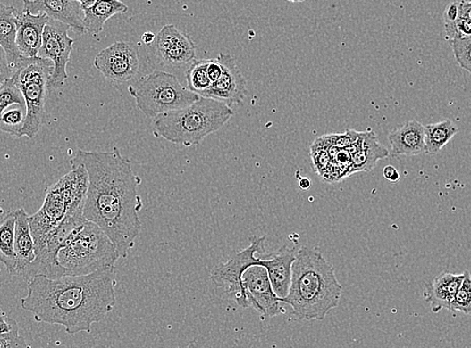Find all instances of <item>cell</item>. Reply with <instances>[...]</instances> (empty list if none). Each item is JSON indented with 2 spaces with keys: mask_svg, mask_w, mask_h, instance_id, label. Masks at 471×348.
I'll return each instance as SVG.
<instances>
[{
  "mask_svg": "<svg viewBox=\"0 0 471 348\" xmlns=\"http://www.w3.org/2000/svg\"><path fill=\"white\" fill-rule=\"evenodd\" d=\"M71 163L72 168L83 165L87 169L85 217L100 226L121 258L126 259L142 230L139 212L143 201L138 192L141 178L134 173L132 162L115 148L110 152L79 150Z\"/></svg>",
  "mask_w": 471,
  "mask_h": 348,
  "instance_id": "cell-1",
  "label": "cell"
},
{
  "mask_svg": "<svg viewBox=\"0 0 471 348\" xmlns=\"http://www.w3.org/2000/svg\"><path fill=\"white\" fill-rule=\"evenodd\" d=\"M115 269L50 278L38 275L28 282L21 307L38 322L61 326L69 335L91 333L116 306Z\"/></svg>",
  "mask_w": 471,
  "mask_h": 348,
  "instance_id": "cell-2",
  "label": "cell"
},
{
  "mask_svg": "<svg viewBox=\"0 0 471 348\" xmlns=\"http://www.w3.org/2000/svg\"><path fill=\"white\" fill-rule=\"evenodd\" d=\"M342 291L321 251L304 246L297 251L290 293L281 302L291 307L290 319L322 321L339 305Z\"/></svg>",
  "mask_w": 471,
  "mask_h": 348,
  "instance_id": "cell-3",
  "label": "cell"
},
{
  "mask_svg": "<svg viewBox=\"0 0 471 348\" xmlns=\"http://www.w3.org/2000/svg\"><path fill=\"white\" fill-rule=\"evenodd\" d=\"M233 115L229 104L201 96L189 107L153 118V134L170 143L190 148L219 131Z\"/></svg>",
  "mask_w": 471,
  "mask_h": 348,
  "instance_id": "cell-4",
  "label": "cell"
},
{
  "mask_svg": "<svg viewBox=\"0 0 471 348\" xmlns=\"http://www.w3.org/2000/svg\"><path fill=\"white\" fill-rule=\"evenodd\" d=\"M120 258L119 251L108 235L100 226L88 220L71 233L58 254L62 277L115 269Z\"/></svg>",
  "mask_w": 471,
  "mask_h": 348,
  "instance_id": "cell-5",
  "label": "cell"
},
{
  "mask_svg": "<svg viewBox=\"0 0 471 348\" xmlns=\"http://www.w3.org/2000/svg\"><path fill=\"white\" fill-rule=\"evenodd\" d=\"M88 187L87 169L83 165H78L47 189L43 206L37 213L29 216L37 256L43 253L48 239L71 210L85 204Z\"/></svg>",
  "mask_w": 471,
  "mask_h": 348,
  "instance_id": "cell-6",
  "label": "cell"
},
{
  "mask_svg": "<svg viewBox=\"0 0 471 348\" xmlns=\"http://www.w3.org/2000/svg\"><path fill=\"white\" fill-rule=\"evenodd\" d=\"M128 91L135 99L137 108L148 118L189 107L201 98L183 87L176 76L159 70L130 85Z\"/></svg>",
  "mask_w": 471,
  "mask_h": 348,
  "instance_id": "cell-7",
  "label": "cell"
},
{
  "mask_svg": "<svg viewBox=\"0 0 471 348\" xmlns=\"http://www.w3.org/2000/svg\"><path fill=\"white\" fill-rule=\"evenodd\" d=\"M53 70L54 62L39 55L36 58L23 56L15 69L12 78L21 87L27 106V119L20 137L34 140L45 124L46 94Z\"/></svg>",
  "mask_w": 471,
  "mask_h": 348,
  "instance_id": "cell-8",
  "label": "cell"
},
{
  "mask_svg": "<svg viewBox=\"0 0 471 348\" xmlns=\"http://www.w3.org/2000/svg\"><path fill=\"white\" fill-rule=\"evenodd\" d=\"M265 239V236L249 237L250 245L248 248L233 254L229 261L216 265L211 271V281L217 287L223 288L226 295L241 309L250 307L245 286H243L242 275L248 267L258 264L261 258H257L256 254L264 253Z\"/></svg>",
  "mask_w": 471,
  "mask_h": 348,
  "instance_id": "cell-9",
  "label": "cell"
},
{
  "mask_svg": "<svg viewBox=\"0 0 471 348\" xmlns=\"http://www.w3.org/2000/svg\"><path fill=\"white\" fill-rule=\"evenodd\" d=\"M149 54L159 66L181 69L195 61L197 47L189 35L174 24H167L159 30L154 43L149 46Z\"/></svg>",
  "mask_w": 471,
  "mask_h": 348,
  "instance_id": "cell-10",
  "label": "cell"
},
{
  "mask_svg": "<svg viewBox=\"0 0 471 348\" xmlns=\"http://www.w3.org/2000/svg\"><path fill=\"white\" fill-rule=\"evenodd\" d=\"M70 29L68 24L52 19L45 29L39 56L54 62L53 74L48 83L50 88L63 87L69 79L67 67L75 43L69 36Z\"/></svg>",
  "mask_w": 471,
  "mask_h": 348,
  "instance_id": "cell-11",
  "label": "cell"
},
{
  "mask_svg": "<svg viewBox=\"0 0 471 348\" xmlns=\"http://www.w3.org/2000/svg\"><path fill=\"white\" fill-rule=\"evenodd\" d=\"M94 66L113 82L126 83L139 70V51L132 43L116 42L96 55Z\"/></svg>",
  "mask_w": 471,
  "mask_h": 348,
  "instance_id": "cell-12",
  "label": "cell"
},
{
  "mask_svg": "<svg viewBox=\"0 0 471 348\" xmlns=\"http://www.w3.org/2000/svg\"><path fill=\"white\" fill-rule=\"evenodd\" d=\"M242 283L251 309L261 314L263 319H272L286 313L264 266L248 267L242 275Z\"/></svg>",
  "mask_w": 471,
  "mask_h": 348,
  "instance_id": "cell-13",
  "label": "cell"
},
{
  "mask_svg": "<svg viewBox=\"0 0 471 348\" xmlns=\"http://www.w3.org/2000/svg\"><path fill=\"white\" fill-rule=\"evenodd\" d=\"M217 59L222 62L223 75L201 96L221 101L232 107L246 99L247 80L231 55L219 54Z\"/></svg>",
  "mask_w": 471,
  "mask_h": 348,
  "instance_id": "cell-14",
  "label": "cell"
},
{
  "mask_svg": "<svg viewBox=\"0 0 471 348\" xmlns=\"http://www.w3.org/2000/svg\"><path fill=\"white\" fill-rule=\"evenodd\" d=\"M23 12L46 13L68 24L76 34H86L83 7L77 0H23Z\"/></svg>",
  "mask_w": 471,
  "mask_h": 348,
  "instance_id": "cell-15",
  "label": "cell"
},
{
  "mask_svg": "<svg viewBox=\"0 0 471 348\" xmlns=\"http://www.w3.org/2000/svg\"><path fill=\"white\" fill-rule=\"evenodd\" d=\"M296 255V249L282 246L266 259H259L257 265H262L266 269L274 293L280 299L287 297L290 293Z\"/></svg>",
  "mask_w": 471,
  "mask_h": 348,
  "instance_id": "cell-16",
  "label": "cell"
},
{
  "mask_svg": "<svg viewBox=\"0 0 471 348\" xmlns=\"http://www.w3.org/2000/svg\"><path fill=\"white\" fill-rule=\"evenodd\" d=\"M50 21V16L46 13L35 14L23 12L19 14L16 43L23 56L36 58L39 55L40 48L43 46L45 29Z\"/></svg>",
  "mask_w": 471,
  "mask_h": 348,
  "instance_id": "cell-17",
  "label": "cell"
},
{
  "mask_svg": "<svg viewBox=\"0 0 471 348\" xmlns=\"http://www.w3.org/2000/svg\"><path fill=\"white\" fill-rule=\"evenodd\" d=\"M391 155L417 156L426 153L425 126L417 120H409L388 135Z\"/></svg>",
  "mask_w": 471,
  "mask_h": 348,
  "instance_id": "cell-18",
  "label": "cell"
},
{
  "mask_svg": "<svg viewBox=\"0 0 471 348\" xmlns=\"http://www.w3.org/2000/svg\"><path fill=\"white\" fill-rule=\"evenodd\" d=\"M15 243L14 249L18 265L13 275L24 277L29 265L36 261V242L32 236L29 216L26 210L21 208L15 210Z\"/></svg>",
  "mask_w": 471,
  "mask_h": 348,
  "instance_id": "cell-19",
  "label": "cell"
},
{
  "mask_svg": "<svg viewBox=\"0 0 471 348\" xmlns=\"http://www.w3.org/2000/svg\"><path fill=\"white\" fill-rule=\"evenodd\" d=\"M464 279L465 272L461 274L443 272L427 286L426 301L433 312H440L442 310L450 311L451 304Z\"/></svg>",
  "mask_w": 471,
  "mask_h": 348,
  "instance_id": "cell-20",
  "label": "cell"
},
{
  "mask_svg": "<svg viewBox=\"0 0 471 348\" xmlns=\"http://www.w3.org/2000/svg\"><path fill=\"white\" fill-rule=\"evenodd\" d=\"M18 10L2 4L0 7V46L5 53L8 63L15 70L23 58L18 38Z\"/></svg>",
  "mask_w": 471,
  "mask_h": 348,
  "instance_id": "cell-21",
  "label": "cell"
},
{
  "mask_svg": "<svg viewBox=\"0 0 471 348\" xmlns=\"http://www.w3.org/2000/svg\"><path fill=\"white\" fill-rule=\"evenodd\" d=\"M127 12L128 6L120 0H96L93 5L84 10L86 32L96 37L101 34L105 23L113 16Z\"/></svg>",
  "mask_w": 471,
  "mask_h": 348,
  "instance_id": "cell-22",
  "label": "cell"
},
{
  "mask_svg": "<svg viewBox=\"0 0 471 348\" xmlns=\"http://www.w3.org/2000/svg\"><path fill=\"white\" fill-rule=\"evenodd\" d=\"M389 153L374 132H364L360 148L352 155V173L371 172L378 161L389 157Z\"/></svg>",
  "mask_w": 471,
  "mask_h": 348,
  "instance_id": "cell-23",
  "label": "cell"
},
{
  "mask_svg": "<svg viewBox=\"0 0 471 348\" xmlns=\"http://www.w3.org/2000/svg\"><path fill=\"white\" fill-rule=\"evenodd\" d=\"M15 211L8 212L0 225V261L5 266L7 272L14 274L18 259H16L15 243Z\"/></svg>",
  "mask_w": 471,
  "mask_h": 348,
  "instance_id": "cell-24",
  "label": "cell"
},
{
  "mask_svg": "<svg viewBox=\"0 0 471 348\" xmlns=\"http://www.w3.org/2000/svg\"><path fill=\"white\" fill-rule=\"evenodd\" d=\"M458 133V128L450 120L425 126L426 153L436 155Z\"/></svg>",
  "mask_w": 471,
  "mask_h": 348,
  "instance_id": "cell-25",
  "label": "cell"
},
{
  "mask_svg": "<svg viewBox=\"0 0 471 348\" xmlns=\"http://www.w3.org/2000/svg\"><path fill=\"white\" fill-rule=\"evenodd\" d=\"M210 60H195L185 72L188 87L200 95L205 94L213 86L208 76V64Z\"/></svg>",
  "mask_w": 471,
  "mask_h": 348,
  "instance_id": "cell-26",
  "label": "cell"
},
{
  "mask_svg": "<svg viewBox=\"0 0 471 348\" xmlns=\"http://www.w3.org/2000/svg\"><path fill=\"white\" fill-rule=\"evenodd\" d=\"M27 119V108L15 104L14 108H8L2 112L0 128L15 139H19L24 121Z\"/></svg>",
  "mask_w": 471,
  "mask_h": 348,
  "instance_id": "cell-27",
  "label": "cell"
},
{
  "mask_svg": "<svg viewBox=\"0 0 471 348\" xmlns=\"http://www.w3.org/2000/svg\"><path fill=\"white\" fill-rule=\"evenodd\" d=\"M20 104L21 107H26V100H24L23 94L21 87L11 78L5 80L0 87V114L6 109Z\"/></svg>",
  "mask_w": 471,
  "mask_h": 348,
  "instance_id": "cell-28",
  "label": "cell"
},
{
  "mask_svg": "<svg viewBox=\"0 0 471 348\" xmlns=\"http://www.w3.org/2000/svg\"><path fill=\"white\" fill-rule=\"evenodd\" d=\"M450 311L471 315V274L468 270L465 271V279L454 298Z\"/></svg>",
  "mask_w": 471,
  "mask_h": 348,
  "instance_id": "cell-29",
  "label": "cell"
},
{
  "mask_svg": "<svg viewBox=\"0 0 471 348\" xmlns=\"http://www.w3.org/2000/svg\"><path fill=\"white\" fill-rule=\"evenodd\" d=\"M450 44L460 68L471 74V37L450 39Z\"/></svg>",
  "mask_w": 471,
  "mask_h": 348,
  "instance_id": "cell-30",
  "label": "cell"
},
{
  "mask_svg": "<svg viewBox=\"0 0 471 348\" xmlns=\"http://www.w3.org/2000/svg\"><path fill=\"white\" fill-rule=\"evenodd\" d=\"M446 37L450 39L471 37V21L460 18L453 22L444 23Z\"/></svg>",
  "mask_w": 471,
  "mask_h": 348,
  "instance_id": "cell-31",
  "label": "cell"
},
{
  "mask_svg": "<svg viewBox=\"0 0 471 348\" xmlns=\"http://www.w3.org/2000/svg\"><path fill=\"white\" fill-rule=\"evenodd\" d=\"M29 347L24 338L20 335V327H16L10 333L0 334V348H20Z\"/></svg>",
  "mask_w": 471,
  "mask_h": 348,
  "instance_id": "cell-32",
  "label": "cell"
},
{
  "mask_svg": "<svg viewBox=\"0 0 471 348\" xmlns=\"http://www.w3.org/2000/svg\"><path fill=\"white\" fill-rule=\"evenodd\" d=\"M15 70L8 63L4 51L2 48V55H0V84L10 79L14 75Z\"/></svg>",
  "mask_w": 471,
  "mask_h": 348,
  "instance_id": "cell-33",
  "label": "cell"
},
{
  "mask_svg": "<svg viewBox=\"0 0 471 348\" xmlns=\"http://www.w3.org/2000/svg\"><path fill=\"white\" fill-rule=\"evenodd\" d=\"M460 18V8L459 3H451L448 7L445 8L443 14L444 23L453 22Z\"/></svg>",
  "mask_w": 471,
  "mask_h": 348,
  "instance_id": "cell-34",
  "label": "cell"
},
{
  "mask_svg": "<svg viewBox=\"0 0 471 348\" xmlns=\"http://www.w3.org/2000/svg\"><path fill=\"white\" fill-rule=\"evenodd\" d=\"M223 75V66L222 62L219 60L214 59L210 60L208 64V76L211 79V82L215 83L216 80L221 78Z\"/></svg>",
  "mask_w": 471,
  "mask_h": 348,
  "instance_id": "cell-35",
  "label": "cell"
},
{
  "mask_svg": "<svg viewBox=\"0 0 471 348\" xmlns=\"http://www.w3.org/2000/svg\"><path fill=\"white\" fill-rule=\"evenodd\" d=\"M385 179L391 183H397L400 180V174L393 166H386L383 170Z\"/></svg>",
  "mask_w": 471,
  "mask_h": 348,
  "instance_id": "cell-36",
  "label": "cell"
},
{
  "mask_svg": "<svg viewBox=\"0 0 471 348\" xmlns=\"http://www.w3.org/2000/svg\"><path fill=\"white\" fill-rule=\"evenodd\" d=\"M459 8L460 16L471 21V0H469V2H467V0H462V2H459Z\"/></svg>",
  "mask_w": 471,
  "mask_h": 348,
  "instance_id": "cell-37",
  "label": "cell"
},
{
  "mask_svg": "<svg viewBox=\"0 0 471 348\" xmlns=\"http://www.w3.org/2000/svg\"><path fill=\"white\" fill-rule=\"evenodd\" d=\"M156 35H154L153 32L146 31V32H144L141 39H142V42L146 46H151L154 43V40H156Z\"/></svg>",
  "mask_w": 471,
  "mask_h": 348,
  "instance_id": "cell-38",
  "label": "cell"
},
{
  "mask_svg": "<svg viewBox=\"0 0 471 348\" xmlns=\"http://www.w3.org/2000/svg\"><path fill=\"white\" fill-rule=\"evenodd\" d=\"M299 187L302 188L303 190H307V189H310L311 187V181L310 179H303L302 181L299 183Z\"/></svg>",
  "mask_w": 471,
  "mask_h": 348,
  "instance_id": "cell-39",
  "label": "cell"
},
{
  "mask_svg": "<svg viewBox=\"0 0 471 348\" xmlns=\"http://www.w3.org/2000/svg\"><path fill=\"white\" fill-rule=\"evenodd\" d=\"M77 2L82 4L83 11H84L85 8L93 5L96 0H77Z\"/></svg>",
  "mask_w": 471,
  "mask_h": 348,
  "instance_id": "cell-40",
  "label": "cell"
},
{
  "mask_svg": "<svg viewBox=\"0 0 471 348\" xmlns=\"http://www.w3.org/2000/svg\"><path fill=\"white\" fill-rule=\"evenodd\" d=\"M289 2L300 3V2H303V0H289Z\"/></svg>",
  "mask_w": 471,
  "mask_h": 348,
  "instance_id": "cell-41",
  "label": "cell"
}]
</instances>
